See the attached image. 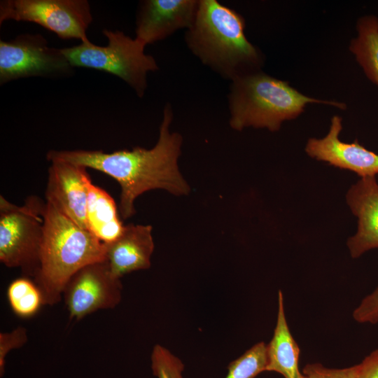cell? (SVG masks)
I'll return each mask as SVG.
<instances>
[{
  "mask_svg": "<svg viewBox=\"0 0 378 378\" xmlns=\"http://www.w3.org/2000/svg\"><path fill=\"white\" fill-rule=\"evenodd\" d=\"M172 106L167 104L154 147H135L113 153L103 150H51L47 160L67 161L102 172L115 179L120 187L119 211L123 219L135 214L134 201L144 192L164 189L175 195H188L190 187L178 167L182 136L169 132L172 121Z\"/></svg>",
  "mask_w": 378,
  "mask_h": 378,
  "instance_id": "cell-1",
  "label": "cell"
},
{
  "mask_svg": "<svg viewBox=\"0 0 378 378\" xmlns=\"http://www.w3.org/2000/svg\"><path fill=\"white\" fill-rule=\"evenodd\" d=\"M185 39L204 65L231 80L259 71L263 64L262 53L245 35L243 17L216 0L199 1Z\"/></svg>",
  "mask_w": 378,
  "mask_h": 378,
  "instance_id": "cell-2",
  "label": "cell"
},
{
  "mask_svg": "<svg viewBox=\"0 0 378 378\" xmlns=\"http://www.w3.org/2000/svg\"><path fill=\"white\" fill-rule=\"evenodd\" d=\"M40 264L34 276L44 304L62 298L64 287L83 267L106 260L105 244L46 202Z\"/></svg>",
  "mask_w": 378,
  "mask_h": 378,
  "instance_id": "cell-3",
  "label": "cell"
},
{
  "mask_svg": "<svg viewBox=\"0 0 378 378\" xmlns=\"http://www.w3.org/2000/svg\"><path fill=\"white\" fill-rule=\"evenodd\" d=\"M228 103L230 125L238 131L248 127L278 131L283 122L298 117L308 104L346 108L344 103L307 97L260 71L232 80Z\"/></svg>",
  "mask_w": 378,
  "mask_h": 378,
  "instance_id": "cell-4",
  "label": "cell"
},
{
  "mask_svg": "<svg viewBox=\"0 0 378 378\" xmlns=\"http://www.w3.org/2000/svg\"><path fill=\"white\" fill-rule=\"evenodd\" d=\"M106 46H97L90 40L62 48L73 67H84L113 74L127 83L139 97L147 88V74L158 69L155 58L145 52L143 43L122 31L104 29Z\"/></svg>",
  "mask_w": 378,
  "mask_h": 378,
  "instance_id": "cell-5",
  "label": "cell"
},
{
  "mask_svg": "<svg viewBox=\"0 0 378 378\" xmlns=\"http://www.w3.org/2000/svg\"><path fill=\"white\" fill-rule=\"evenodd\" d=\"M46 202L28 197L18 206L0 196V260L34 277L40 264Z\"/></svg>",
  "mask_w": 378,
  "mask_h": 378,
  "instance_id": "cell-6",
  "label": "cell"
},
{
  "mask_svg": "<svg viewBox=\"0 0 378 378\" xmlns=\"http://www.w3.org/2000/svg\"><path fill=\"white\" fill-rule=\"evenodd\" d=\"M6 20L36 23L63 39L89 40L87 31L93 18L86 0H4L0 24Z\"/></svg>",
  "mask_w": 378,
  "mask_h": 378,
  "instance_id": "cell-7",
  "label": "cell"
},
{
  "mask_svg": "<svg viewBox=\"0 0 378 378\" xmlns=\"http://www.w3.org/2000/svg\"><path fill=\"white\" fill-rule=\"evenodd\" d=\"M73 68L62 48L49 46L39 34L0 41L1 85L21 78L69 75Z\"/></svg>",
  "mask_w": 378,
  "mask_h": 378,
  "instance_id": "cell-8",
  "label": "cell"
},
{
  "mask_svg": "<svg viewBox=\"0 0 378 378\" xmlns=\"http://www.w3.org/2000/svg\"><path fill=\"white\" fill-rule=\"evenodd\" d=\"M122 289L120 279L112 274L106 260L83 267L63 290L69 318L79 321L98 310L115 307L121 300Z\"/></svg>",
  "mask_w": 378,
  "mask_h": 378,
  "instance_id": "cell-9",
  "label": "cell"
},
{
  "mask_svg": "<svg viewBox=\"0 0 378 378\" xmlns=\"http://www.w3.org/2000/svg\"><path fill=\"white\" fill-rule=\"evenodd\" d=\"M50 162L46 202L76 225L88 230L86 206L90 176L87 168L60 160H53Z\"/></svg>",
  "mask_w": 378,
  "mask_h": 378,
  "instance_id": "cell-10",
  "label": "cell"
},
{
  "mask_svg": "<svg viewBox=\"0 0 378 378\" xmlns=\"http://www.w3.org/2000/svg\"><path fill=\"white\" fill-rule=\"evenodd\" d=\"M342 130V118L334 115L328 134L321 139H309L305 152L316 160L349 170L360 178L378 174V154L367 149L357 140L351 143L341 141L339 136Z\"/></svg>",
  "mask_w": 378,
  "mask_h": 378,
  "instance_id": "cell-11",
  "label": "cell"
},
{
  "mask_svg": "<svg viewBox=\"0 0 378 378\" xmlns=\"http://www.w3.org/2000/svg\"><path fill=\"white\" fill-rule=\"evenodd\" d=\"M199 1L146 0L139 4L136 36L144 46L163 40L194 22Z\"/></svg>",
  "mask_w": 378,
  "mask_h": 378,
  "instance_id": "cell-12",
  "label": "cell"
},
{
  "mask_svg": "<svg viewBox=\"0 0 378 378\" xmlns=\"http://www.w3.org/2000/svg\"><path fill=\"white\" fill-rule=\"evenodd\" d=\"M346 203L357 218V230L346 244L353 258L378 248V182L375 176L360 178L346 195Z\"/></svg>",
  "mask_w": 378,
  "mask_h": 378,
  "instance_id": "cell-13",
  "label": "cell"
},
{
  "mask_svg": "<svg viewBox=\"0 0 378 378\" xmlns=\"http://www.w3.org/2000/svg\"><path fill=\"white\" fill-rule=\"evenodd\" d=\"M152 227L129 224L114 241L104 244L106 261L112 274L121 279L132 272L150 266L154 250Z\"/></svg>",
  "mask_w": 378,
  "mask_h": 378,
  "instance_id": "cell-14",
  "label": "cell"
},
{
  "mask_svg": "<svg viewBox=\"0 0 378 378\" xmlns=\"http://www.w3.org/2000/svg\"><path fill=\"white\" fill-rule=\"evenodd\" d=\"M300 347L293 338L286 318L284 296L278 292V312L273 337L267 345L266 371L276 372L284 378H304L299 370Z\"/></svg>",
  "mask_w": 378,
  "mask_h": 378,
  "instance_id": "cell-15",
  "label": "cell"
},
{
  "mask_svg": "<svg viewBox=\"0 0 378 378\" xmlns=\"http://www.w3.org/2000/svg\"><path fill=\"white\" fill-rule=\"evenodd\" d=\"M86 222L88 230L99 241L108 244L122 232L124 225L119 218L116 204L106 190L88 181Z\"/></svg>",
  "mask_w": 378,
  "mask_h": 378,
  "instance_id": "cell-16",
  "label": "cell"
},
{
  "mask_svg": "<svg viewBox=\"0 0 378 378\" xmlns=\"http://www.w3.org/2000/svg\"><path fill=\"white\" fill-rule=\"evenodd\" d=\"M356 30L357 36L351 40L349 50L367 78L378 86V18L374 15L360 17Z\"/></svg>",
  "mask_w": 378,
  "mask_h": 378,
  "instance_id": "cell-17",
  "label": "cell"
},
{
  "mask_svg": "<svg viewBox=\"0 0 378 378\" xmlns=\"http://www.w3.org/2000/svg\"><path fill=\"white\" fill-rule=\"evenodd\" d=\"M7 298L13 312L22 318L34 316L44 304L38 286L25 276L14 279L8 285Z\"/></svg>",
  "mask_w": 378,
  "mask_h": 378,
  "instance_id": "cell-18",
  "label": "cell"
},
{
  "mask_svg": "<svg viewBox=\"0 0 378 378\" xmlns=\"http://www.w3.org/2000/svg\"><path fill=\"white\" fill-rule=\"evenodd\" d=\"M267 365V345L260 342L229 364L225 378H255Z\"/></svg>",
  "mask_w": 378,
  "mask_h": 378,
  "instance_id": "cell-19",
  "label": "cell"
},
{
  "mask_svg": "<svg viewBox=\"0 0 378 378\" xmlns=\"http://www.w3.org/2000/svg\"><path fill=\"white\" fill-rule=\"evenodd\" d=\"M151 369L157 378H183L181 360L161 345H155L151 354Z\"/></svg>",
  "mask_w": 378,
  "mask_h": 378,
  "instance_id": "cell-20",
  "label": "cell"
},
{
  "mask_svg": "<svg viewBox=\"0 0 378 378\" xmlns=\"http://www.w3.org/2000/svg\"><path fill=\"white\" fill-rule=\"evenodd\" d=\"M27 341L25 328L19 326L9 332L0 333V375L4 376L6 358L13 349L22 347Z\"/></svg>",
  "mask_w": 378,
  "mask_h": 378,
  "instance_id": "cell-21",
  "label": "cell"
},
{
  "mask_svg": "<svg viewBox=\"0 0 378 378\" xmlns=\"http://www.w3.org/2000/svg\"><path fill=\"white\" fill-rule=\"evenodd\" d=\"M306 378H357L358 364L354 366L337 369L328 368L321 363H308L302 369Z\"/></svg>",
  "mask_w": 378,
  "mask_h": 378,
  "instance_id": "cell-22",
  "label": "cell"
},
{
  "mask_svg": "<svg viewBox=\"0 0 378 378\" xmlns=\"http://www.w3.org/2000/svg\"><path fill=\"white\" fill-rule=\"evenodd\" d=\"M354 319L360 323H378V285L365 296L352 314Z\"/></svg>",
  "mask_w": 378,
  "mask_h": 378,
  "instance_id": "cell-23",
  "label": "cell"
},
{
  "mask_svg": "<svg viewBox=\"0 0 378 378\" xmlns=\"http://www.w3.org/2000/svg\"><path fill=\"white\" fill-rule=\"evenodd\" d=\"M357 378H378V349L358 364Z\"/></svg>",
  "mask_w": 378,
  "mask_h": 378,
  "instance_id": "cell-24",
  "label": "cell"
},
{
  "mask_svg": "<svg viewBox=\"0 0 378 378\" xmlns=\"http://www.w3.org/2000/svg\"><path fill=\"white\" fill-rule=\"evenodd\" d=\"M304 378H306V377H304Z\"/></svg>",
  "mask_w": 378,
  "mask_h": 378,
  "instance_id": "cell-25",
  "label": "cell"
}]
</instances>
